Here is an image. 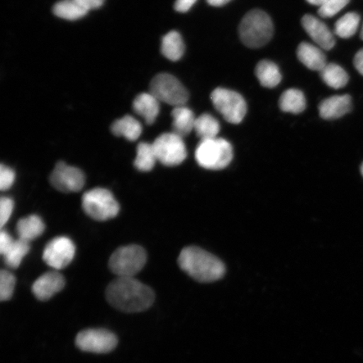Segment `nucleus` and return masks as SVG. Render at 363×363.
<instances>
[{
  "instance_id": "1",
  "label": "nucleus",
  "mask_w": 363,
  "mask_h": 363,
  "mask_svg": "<svg viewBox=\"0 0 363 363\" xmlns=\"http://www.w3.org/2000/svg\"><path fill=\"white\" fill-rule=\"evenodd\" d=\"M106 298L117 310L138 313L147 311L152 306L155 294L151 288L135 279V277H118L108 286Z\"/></svg>"
},
{
  "instance_id": "2",
  "label": "nucleus",
  "mask_w": 363,
  "mask_h": 363,
  "mask_svg": "<svg viewBox=\"0 0 363 363\" xmlns=\"http://www.w3.org/2000/svg\"><path fill=\"white\" fill-rule=\"evenodd\" d=\"M182 270L201 283H211L224 276L225 267L219 258L197 247H186L179 257Z\"/></svg>"
},
{
  "instance_id": "3",
  "label": "nucleus",
  "mask_w": 363,
  "mask_h": 363,
  "mask_svg": "<svg viewBox=\"0 0 363 363\" xmlns=\"http://www.w3.org/2000/svg\"><path fill=\"white\" fill-rule=\"evenodd\" d=\"M274 31L270 16L261 10L248 12L239 26L240 38L250 48H260L269 43Z\"/></svg>"
},
{
  "instance_id": "4",
  "label": "nucleus",
  "mask_w": 363,
  "mask_h": 363,
  "mask_svg": "<svg viewBox=\"0 0 363 363\" xmlns=\"http://www.w3.org/2000/svg\"><path fill=\"white\" fill-rule=\"evenodd\" d=\"M199 165L206 169H224L233 158V148L222 138L201 140L195 152Z\"/></svg>"
},
{
  "instance_id": "5",
  "label": "nucleus",
  "mask_w": 363,
  "mask_h": 363,
  "mask_svg": "<svg viewBox=\"0 0 363 363\" xmlns=\"http://www.w3.org/2000/svg\"><path fill=\"white\" fill-rule=\"evenodd\" d=\"M147 260V252L138 245L118 248L108 262L111 270L118 277L134 278L142 271Z\"/></svg>"
},
{
  "instance_id": "6",
  "label": "nucleus",
  "mask_w": 363,
  "mask_h": 363,
  "mask_svg": "<svg viewBox=\"0 0 363 363\" xmlns=\"http://www.w3.org/2000/svg\"><path fill=\"white\" fill-rule=\"evenodd\" d=\"M82 206L86 214L99 221L113 219L120 212L119 203L111 191L103 188L86 192L82 199Z\"/></svg>"
},
{
  "instance_id": "7",
  "label": "nucleus",
  "mask_w": 363,
  "mask_h": 363,
  "mask_svg": "<svg viewBox=\"0 0 363 363\" xmlns=\"http://www.w3.org/2000/svg\"><path fill=\"white\" fill-rule=\"evenodd\" d=\"M150 93L159 101L179 107L185 106L189 95L183 84L169 74H159L150 84Z\"/></svg>"
},
{
  "instance_id": "8",
  "label": "nucleus",
  "mask_w": 363,
  "mask_h": 363,
  "mask_svg": "<svg viewBox=\"0 0 363 363\" xmlns=\"http://www.w3.org/2000/svg\"><path fill=\"white\" fill-rule=\"evenodd\" d=\"M211 101L217 111L231 124H240L247 115L246 101L238 92L218 88L211 95Z\"/></svg>"
},
{
  "instance_id": "9",
  "label": "nucleus",
  "mask_w": 363,
  "mask_h": 363,
  "mask_svg": "<svg viewBox=\"0 0 363 363\" xmlns=\"http://www.w3.org/2000/svg\"><path fill=\"white\" fill-rule=\"evenodd\" d=\"M152 146L157 161L167 167L178 166L187 157L183 138L174 133L159 135Z\"/></svg>"
},
{
  "instance_id": "10",
  "label": "nucleus",
  "mask_w": 363,
  "mask_h": 363,
  "mask_svg": "<svg viewBox=\"0 0 363 363\" xmlns=\"http://www.w3.org/2000/svg\"><path fill=\"white\" fill-rule=\"evenodd\" d=\"M116 335L104 329H88L77 335L76 345L81 351L92 353H108L117 346Z\"/></svg>"
},
{
  "instance_id": "11",
  "label": "nucleus",
  "mask_w": 363,
  "mask_h": 363,
  "mask_svg": "<svg viewBox=\"0 0 363 363\" xmlns=\"http://www.w3.org/2000/svg\"><path fill=\"white\" fill-rule=\"evenodd\" d=\"M76 247L72 240L58 237L49 242L43 252V260L54 269H65L74 260Z\"/></svg>"
},
{
  "instance_id": "12",
  "label": "nucleus",
  "mask_w": 363,
  "mask_h": 363,
  "mask_svg": "<svg viewBox=\"0 0 363 363\" xmlns=\"http://www.w3.org/2000/svg\"><path fill=\"white\" fill-rule=\"evenodd\" d=\"M50 182L62 193L79 192L85 184V176L78 167L59 162L50 176Z\"/></svg>"
},
{
  "instance_id": "13",
  "label": "nucleus",
  "mask_w": 363,
  "mask_h": 363,
  "mask_svg": "<svg viewBox=\"0 0 363 363\" xmlns=\"http://www.w3.org/2000/svg\"><path fill=\"white\" fill-rule=\"evenodd\" d=\"M302 26L310 38L314 40L317 47L325 51L333 49L335 45L334 35L328 26L318 18L306 15L302 18Z\"/></svg>"
},
{
  "instance_id": "14",
  "label": "nucleus",
  "mask_w": 363,
  "mask_h": 363,
  "mask_svg": "<svg viewBox=\"0 0 363 363\" xmlns=\"http://www.w3.org/2000/svg\"><path fill=\"white\" fill-rule=\"evenodd\" d=\"M65 279L58 272H48L40 276L33 285V293L40 301H47L65 287Z\"/></svg>"
},
{
  "instance_id": "15",
  "label": "nucleus",
  "mask_w": 363,
  "mask_h": 363,
  "mask_svg": "<svg viewBox=\"0 0 363 363\" xmlns=\"http://www.w3.org/2000/svg\"><path fill=\"white\" fill-rule=\"evenodd\" d=\"M352 102L350 95H335L324 99L320 104L319 112L325 120H335L347 115L352 111Z\"/></svg>"
},
{
  "instance_id": "16",
  "label": "nucleus",
  "mask_w": 363,
  "mask_h": 363,
  "mask_svg": "<svg viewBox=\"0 0 363 363\" xmlns=\"http://www.w3.org/2000/svg\"><path fill=\"white\" fill-rule=\"evenodd\" d=\"M297 57L308 69L313 71H322L328 65L326 57L322 49L317 45L303 43L297 49Z\"/></svg>"
},
{
  "instance_id": "17",
  "label": "nucleus",
  "mask_w": 363,
  "mask_h": 363,
  "mask_svg": "<svg viewBox=\"0 0 363 363\" xmlns=\"http://www.w3.org/2000/svg\"><path fill=\"white\" fill-rule=\"evenodd\" d=\"M133 108L147 125H152L160 112V101L151 93L140 94L135 99Z\"/></svg>"
},
{
  "instance_id": "18",
  "label": "nucleus",
  "mask_w": 363,
  "mask_h": 363,
  "mask_svg": "<svg viewBox=\"0 0 363 363\" xmlns=\"http://www.w3.org/2000/svg\"><path fill=\"white\" fill-rule=\"evenodd\" d=\"M172 133L184 138L194 130L196 118L190 108L186 106L175 107L172 111Z\"/></svg>"
},
{
  "instance_id": "19",
  "label": "nucleus",
  "mask_w": 363,
  "mask_h": 363,
  "mask_svg": "<svg viewBox=\"0 0 363 363\" xmlns=\"http://www.w3.org/2000/svg\"><path fill=\"white\" fill-rule=\"evenodd\" d=\"M45 230L44 222L42 218L31 215L20 220L17 224V234L19 239L30 242L42 235Z\"/></svg>"
},
{
  "instance_id": "20",
  "label": "nucleus",
  "mask_w": 363,
  "mask_h": 363,
  "mask_svg": "<svg viewBox=\"0 0 363 363\" xmlns=\"http://www.w3.org/2000/svg\"><path fill=\"white\" fill-rule=\"evenodd\" d=\"M111 131L113 135L123 136L130 142H135L142 135L143 126L134 117L125 116L113 122L111 125Z\"/></svg>"
},
{
  "instance_id": "21",
  "label": "nucleus",
  "mask_w": 363,
  "mask_h": 363,
  "mask_svg": "<svg viewBox=\"0 0 363 363\" xmlns=\"http://www.w3.org/2000/svg\"><path fill=\"white\" fill-rule=\"evenodd\" d=\"M256 76L263 87L272 89L277 87L282 80V75L278 66L269 60L258 62L256 67Z\"/></svg>"
},
{
  "instance_id": "22",
  "label": "nucleus",
  "mask_w": 363,
  "mask_h": 363,
  "mask_svg": "<svg viewBox=\"0 0 363 363\" xmlns=\"http://www.w3.org/2000/svg\"><path fill=\"white\" fill-rule=\"evenodd\" d=\"M161 51L162 55L170 61L180 60L185 52V45L178 31H170L163 38Z\"/></svg>"
},
{
  "instance_id": "23",
  "label": "nucleus",
  "mask_w": 363,
  "mask_h": 363,
  "mask_svg": "<svg viewBox=\"0 0 363 363\" xmlns=\"http://www.w3.org/2000/svg\"><path fill=\"white\" fill-rule=\"evenodd\" d=\"M281 111L292 113L294 115L305 111L306 99L302 91L295 89L286 90L279 99Z\"/></svg>"
},
{
  "instance_id": "24",
  "label": "nucleus",
  "mask_w": 363,
  "mask_h": 363,
  "mask_svg": "<svg viewBox=\"0 0 363 363\" xmlns=\"http://www.w3.org/2000/svg\"><path fill=\"white\" fill-rule=\"evenodd\" d=\"M320 72L322 80L330 88L340 89L344 88L348 83L349 76L347 72L345 71L344 68L335 65V63H328V65Z\"/></svg>"
},
{
  "instance_id": "25",
  "label": "nucleus",
  "mask_w": 363,
  "mask_h": 363,
  "mask_svg": "<svg viewBox=\"0 0 363 363\" xmlns=\"http://www.w3.org/2000/svg\"><path fill=\"white\" fill-rule=\"evenodd\" d=\"M220 130L219 121L210 113H203L195 121L194 130L201 140L216 138Z\"/></svg>"
},
{
  "instance_id": "26",
  "label": "nucleus",
  "mask_w": 363,
  "mask_h": 363,
  "mask_svg": "<svg viewBox=\"0 0 363 363\" xmlns=\"http://www.w3.org/2000/svg\"><path fill=\"white\" fill-rule=\"evenodd\" d=\"M54 15L67 21H77L89 13L79 6L75 0H61L53 7Z\"/></svg>"
},
{
  "instance_id": "27",
  "label": "nucleus",
  "mask_w": 363,
  "mask_h": 363,
  "mask_svg": "<svg viewBox=\"0 0 363 363\" xmlns=\"http://www.w3.org/2000/svg\"><path fill=\"white\" fill-rule=\"evenodd\" d=\"M30 244L21 239L13 240L11 247L4 252L3 257L6 264L12 269H16L22 260L30 252Z\"/></svg>"
},
{
  "instance_id": "28",
  "label": "nucleus",
  "mask_w": 363,
  "mask_h": 363,
  "mask_svg": "<svg viewBox=\"0 0 363 363\" xmlns=\"http://www.w3.org/2000/svg\"><path fill=\"white\" fill-rule=\"evenodd\" d=\"M360 24V16L357 13H347L335 22V34L340 38L348 39L357 33Z\"/></svg>"
},
{
  "instance_id": "29",
  "label": "nucleus",
  "mask_w": 363,
  "mask_h": 363,
  "mask_svg": "<svg viewBox=\"0 0 363 363\" xmlns=\"http://www.w3.org/2000/svg\"><path fill=\"white\" fill-rule=\"evenodd\" d=\"M157 159L152 144L140 143L138 147V155L134 165L139 171L149 172L155 166Z\"/></svg>"
},
{
  "instance_id": "30",
  "label": "nucleus",
  "mask_w": 363,
  "mask_h": 363,
  "mask_svg": "<svg viewBox=\"0 0 363 363\" xmlns=\"http://www.w3.org/2000/svg\"><path fill=\"white\" fill-rule=\"evenodd\" d=\"M16 277L7 270H2L0 274V299L8 301L13 296L16 287Z\"/></svg>"
},
{
  "instance_id": "31",
  "label": "nucleus",
  "mask_w": 363,
  "mask_h": 363,
  "mask_svg": "<svg viewBox=\"0 0 363 363\" xmlns=\"http://www.w3.org/2000/svg\"><path fill=\"white\" fill-rule=\"evenodd\" d=\"M350 0H326V2L319 8V15L322 18L333 17L342 11Z\"/></svg>"
},
{
  "instance_id": "32",
  "label": "nucleus",
  "mask_w": 363,
  "mask_h": 363,
  "mask_svg": "<svg viewBox=\"0 0 363 363\" xmlns=\"http://www.w3.org/2000/svg\"><path fill=\"white\" fill-rule=\"evenodd\" d=\"M16 174L11 167L0 166V189L2 191L10 189L15 183Z\"/></svg>"
},
{
  "instance_id": "33",
  "label": "nucleus",
  "mask_w": 363,
  "mask_h": 363,
  "mask_svg": "<svg viewBox=\"0 0 363 363\" xmlns=\"http://www.w3.org/2000/svg\"><path fill=\"white\" fill-rule=\"evenodd\" d=\"M13 210V201L11 198L2 197L0 199V226L4 228V226L7 224L9 220L12 215Z\"/></svg>"
},
{
  "instance_id": "34",
  "label": "nucleus",
  "mask_w": 363,
  "mask_h": 363,
  "mask_svg": "<svg viewBox=\"0 0 363 363\" xmlns=\"http://www.w3.org/2000/svg\"><path fill=\"white\" fill-rule=\"evenodd\" d=\"M13 240H15L12 238L11 235L2 229L1 233H0V252L2 255L11 247Z\"/></svg>"
},
{
  "instance_id": "35",
  "label": "nucleus",
  "mask_w": 363,
  "mask_h": 363,
  "mask_svg": "<svg viewBox=\"0 0 363 363\" xmlns=\"http://www.w3.org/2000/svg\"><path fill=\"white\" fill-rule=\"evenodd\" d=\"M75 1L88 12L101 8L104 3V0H75Z\"/></svg>"
},
{
  "instance_id": "36",
  "label": "nucleus",
  "mask_w": 363,
  "mask_h": 363,
  "mask_svg": "<svg viewBox=\"0 0 363 363\" xmlns=\"http://www.w3.org/2000/svg\"><path fill=\"white\" fill-rule=\"evenodd\" d=\"M197 1L198 0H176L175 11L180 13L188 12Z\"/></svg>"
},
{
  "instance_id": "37",
  "label": "nucleus",
  "mask_w": 363,
  "mask_h": 363,
  "mask_svg": "<svg viewBox=\"0 0 363 363\" xmlns=\"http://www.w3.org/2000/svg\"><path fill=\"white\" fill-rule=\"evenodd\" d=\"M353 63L358 72L363 76V48L357 52Z\"/></svg>"
},
{
  "instance_id": "38",
  "label": "nucleus",
  "mask_w": 363,
  "mask_h": 363,
  "mask_svg": "<svg viewBox=\"0 0 363 363\" xmlns=\"http://www.w3.org/2000/svg\"><path fill=\"white\" fill-rule=\"evenodd\" d=\"M206 1L211 6L220 7L230 2L231 0H206Z\"/></svg>"
},
{
  "instance_id": "39",
  "label": "nucleus",
  "mask_w": 363,
  "mask_h": 363,
  "mask_svg": "<svg viewBox=\"0 0 363 363\" xmlns=\"http://www.w3.org/2000/svg\"><path fill=\"white\" fill-rule=\"evenodd\" d=\"M308 4L320 7L326 2V0H306Z\"/></svg>"
},
{
  "instance_id": "40",
  "label": "nucleus",
  "mask_w": 363,
  "mask_h": 363,
  "mask_svg": "<svg viewBox=\"0 0 363 363\" xmlns=\"http://www.w3.org/2000/svg\"><path fill=\"white\" fill-rule=\"evenodd\" d=\"M360 36H361V38L363 40V25H362V27Z\"/></svg>"
},
{
  "instance_id": "41",
  "label": "nucleus",
  "mask_w": 363,
  "mask_h": 363,
  "mask_svg": "<svg viewBox=\"0 0 363 363\" xmlns=\"http://www.w3.org/2000/svg\"><path fill=\"white\" fill-rule=\"evenodd\" d=\"M361 172H362V174L363 176V162H362V164L361 166Z\"/></svg>"
}]
</instances>
